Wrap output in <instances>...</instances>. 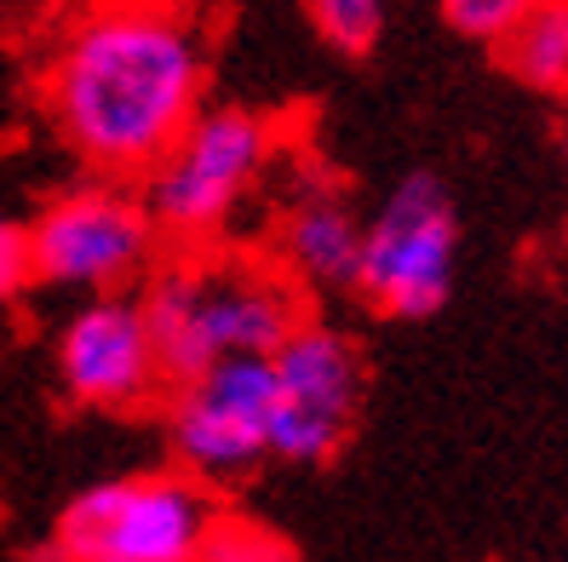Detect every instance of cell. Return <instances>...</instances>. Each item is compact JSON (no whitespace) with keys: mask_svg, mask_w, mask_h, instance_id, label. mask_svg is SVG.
I'll return each instance as SVG.
<instances>
[{"mask_svg":"<svg viewBox=\"0 0 568 562\" xmlns=\"http://www.w3.org/2000/svg\"><path fill=\"white\" fill-rule=\"evenodd\" d=\"M41 104L92 178L144 184L207 110V35L190 12L98 7L58 29Z\"/></svg>","mask_w":568,"mask_h":562,"instance_id":"cell-1","label":"cell"},{"mask_svg":"<svg viewBox=\"0 0 568 562\" xmlns=\"http://www.w3.org/2000/svg\"><path fill=\"white\" fill-rule=\"evenodd\" d=\"M139 310L166 385H190L219 361H271L305 321L298 282L264 258H166L150 270Z\"/></svg>","mask_w":568,"mask_h":562,"instance_id":"cell-2","label":"cell"},{"mask_svg":"<svg viewBox=\"0 0 568 562\" xmlns=\"http://www.w3.org/2000/svg\"><path fill=\"white\" fill-rule=\"evenodd\" d=\"M219 505L179 471L104 477L58 511L41 562H195Z\"/></svg>","mask_w":568,"mask_h":562,"instance_id":"cell-3","label":"cell"},{"mask_svg":"<svg viewBox=\"0 0 568 562\" xmlns=\"http://www.w3.org/2000/svg\"><path fill=\"white\" fill-rule=\"evenodd\" d=\"M29 253H36V282L115 299L132 282H150L161 229L144 207V190L115 178H81L36 213Z\"/></svg>","mask_w":568,"mask_h":562,"instance_id":"cell-4","label":"cell"},{"mask_svg":"<svg viewBox=\"0 0 568 562\" xmlns=\"http://www.w3.org/2000/svg\"><path fill=\"white\" fill-rule=\"evenodd\" d=\"M276 155V126L247 104H207L190 121L179 150L144 178V207L161 236L213 242L242 213L253 184Z\"/></svg>","mask_w":568,"mask_h":562,"instance_id":"cell-5","label":"cell"},{"mask_svg":"<svg viewBox=\"0 0 568 562\" xmlns=\"http://www.w3.org/2000/svg\"><path fill=\"white\" fill-rule=\"evenodd\" d=\"M454 264H459L454 195L437 173H408L362 218V258L351 293L385 316L419 321L448 305Z\"/></svg>","mask_w":568,"mask_h":562,"instance_id":"cell-6","label":"cell"},{"mask_svg":"<svg viewBox=\"0 0 568 562\" xmlns=\"http://www.w3.org/2000/svg\"><path fill=\"white\" fill-rule=\"evenodd\" d=\"M276 379V419H271V453L287 466H322L345 448L356 408H362V350L345 327L333 321H298L271 356Z\"/></svg>","mask_w":568,"mask_h":562,"instance_id":"cell-7","label":"cell"},{"mask_svg":"<svg viewBox=\"0 0 568 562\" xmlns=\"http://www.w3.org/2000/svg\"><path fill=\"white\" fill-rule=\"evenodd\" d=\"M271 419H276V379L271 361H219L202 379L173 390L166 437L190 482L207 493L219 482L247 477L258 459H271Z\"/></svg>","mask_w":568,"mask_h":562,"instance_id":"cell-8","label":"cell"},{"mask_svg":"<svg viewBox=\"0 0 568 562\" xmlns=\"http://www.w3.org/2000/svg\"><path fill=\"white\" fill-rule=\"evenodd\" d=\"M58 379L81 408H139L155 396L161 361L139 310V293L87 299L58 334Z\"/></svg>","mask_w":568,"mask_h":562,"instance_id":"cell-9","label":"cell"},{"mask_svg":"<svg viewBox=\"0 0 568 562\" xmlns=\"http://www.w3.org/2000/svg\"><path fill=\"white\" fill-rule=\"evenodd\" d=\"M276 253L287 264V276L311 282V287H356V258H362V218L351 202L327 184L298 190L282 207V236Z\"/></svg>","mask_w":568,"mask_h":562,"instance_id":"cell-10","label":"cell"},{"mask_svg":"<svg viewBox=\"0 0 568 562\" xmlns=\"http://www.w3.org/2000/svg\"><path fill=\"white\" fill-rule=\"evenodd\" d=\"M499 63L534 92H568V0L528 7L511 41L499 47Z\"/></svg>","mask_w":568,"mask_h":562,"instance_id":"cell-11","label":"cell"},{"mask_svg":"<svg viewBox=\"0 0 568 562\" xmlns=\"http://www.w3.org/2000/svg\"><path fill=\"white\" fill-rule=\"evenodd\" d=\"M195 562H298V551L276 534V528H264L253 517H236V511H219Z\"/></svg>","mask_w":568,"mask_h":562,"instance_id":"cell-12","label":"cell"},{"mask_svg":"<svg viewBox=\"0 0 568 562\" xmlns=\"http://www.w3.org/2000/svg\"><path fill=\"white\" fill-rule=\"evenodd\" d=\"M311 23H316V35L345 58H367L385 41V7L379 0H316Z\"/></svg>","mask_w":568,"mask_h":562,"instance_id":"cell-13","label":"cell"},{"mask_svg":"<svg viewBox=\"0 0 568 562\" xmlns=\"http://www.w3.org/2000/svg\"><path fill=\"white\" fill-rule=\"evenodd\" d=\"M523 12H528V0H448L443 7L448 29H459L471 41H488V47H506Z\"/></svg>","mask_w":568,"mask_h":562,"instance_id":"cell-14","label":"cell"},{"mask_svg":"<svg viewBox=\"0 0 568 562\" xmlns=\"http://www.w3.org/2000/svg\"><path fill=\"white\" fill-rule=\"evenodd\" d=\"M36 282V253H29V224L0 218V310L23 299V287Z\"/></svg>","mask_w":568,"mask_h":562,"instance_id":"cell-15","label":"cell"},{"mask_svg":"<svg viewBox=\"0 0 568 562\" xmlns=\"http://www.w3.org/2000/svg\"><path fill=\"white\" fill-rule=\"evenodd\" d=\"M562 161H568V132H562Z\"/></svg>","mask_w":568,"mask_h":562,"instance_id":"cell-16","label":"cell"}]
</instances>
